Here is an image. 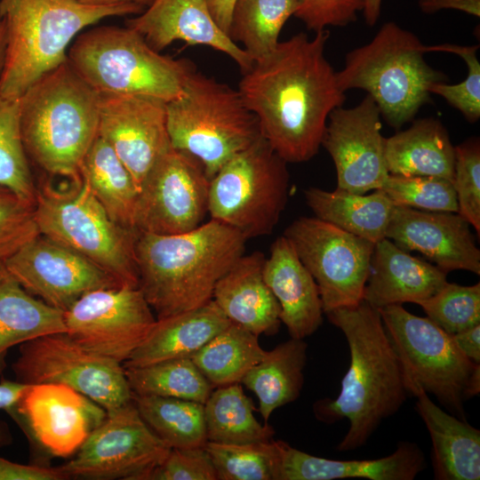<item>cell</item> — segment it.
I'll list each match as a JSON object with an SVG mask.
<instances>
[{"label":"cell","mask_w":480,"mask_h":480,"mask_svg":"<svg viewBox=\"0 0 480 480\" xmlns=\"http://www.w3.org/2000/svg\"><path fill=\"white\" fill-rule=\"evenodd\" d=\"M66 332L63 312L28 292L0 263V375L12 348Z\"/></svg>","instance_id":"cell-30"},{"label":"cell","mask_w":480,"mask_h":480,"mask_svg":"<svg viewBox=\"0 0 480 480\" xmlns=\"http://www.w3.org/2000/svg\"><path fill=\"white\" fill-rule=\"evenodd\" d=\"M452 337L468 358L480 364V324L456 332Z\"/></svg>","instance_id":"cell-50"},{"label":"cell","mask_w":480,"mask_h":480,"mask_svg":"<svg viewBox=\"0 0 480 480\" xmlns=\"http://www.w3.org/2000/svg\"><path fill=\"white\" fill-rule=\"evenodd\" d=\"M0 187L35 204L34 184L20 123L19 99L0 94Z\"/></svg>","instance_id":"cell-40"},{"label":"cell","mask_w":480,"mask_h":480,"mask_svg":"<svg viewBox=\"0 0 480 480\" xmlns=\"http://www.w3.org/2000/svg\"><path fill=\"white\" fill-rule=\"evenodd\" d=\"M6 52V30L3 20L0 19V76L4 65Z\"/></svg>","instance_id":"cell-55"},{"label":"cell","mask_w":480,"mask_h":480,"mask_svg":"<svg viewBox=\"0 0 480 480\" xmlns=\"http://www.w3.org/2000/svg\"><path fill=\"white\" fill-rule=\"evenodd\" d=\"M99 112L98 135L114 149L139 189L155 162L172 147L166 102L140 95L100 94Z\"/></svg>","instance_id":"cell-20"},{"label":"cell","mask_w":480,"mask_h":480,"mask_svg":"<svg viewBox=\"0 0 480 480\" xmlns=\"http://www.w3.org/2000/svg\"><path fill=\"white\" fill-rule=\"evenodd\" d=\"M258 337L231 323L190 358L213 388L241 383L265 354Z\"/></svg>","instance_id":"cell-35"},{"label":"cell","mask_w":480,"mask_h":480,"mask_svg":"<svg viewBox=\"0 0 480 480\" xmlns=\"http://www.w3.org/2000/svg\"><path fill=\"white\" fill-rule=\"evenodd\" d=\"M230 324L212 300L198 308L156 318L144 341L123 365L140 367L190 357Z\"/></svg>","instance_id":"cell-28"},{"label":"cell","mask_w":480,"mask_h":480,"mask_svg":"<svg viewBox=\"0 0 480 480\" xmlns=\"http://www.w3.org/2000/svg\"><path fill=\"white\" fill-rule=\"evenodd\" d=\"M426 467L413 442L401 441L391 454L374 460H330L311 455L282 441L280 480H413Z\"/></svg>","instance_id":"cell-25"},{"label":"cell","mask_w":480,"mask_h":480,"mask_svg":"<svg viewBox=\"0 0 480 480\" xmlns=\"http://www.w3.org/2000/svg\"><path fill=\"white\" fill-rule=\"evenodd\" d=\"M298 0H236L228 36L255 61L277 45L280 32L294 16Z\"/></svg>","instance_id":"cell-37"},{"label":"cell","mask_w":480,"mask_h":480,"mask_svg":"<svg viewBox=\"0 0 480 480\" xmlns=\"http://www.w3.org/2000/svg\"><path fill=\"white\" fill-rule=\"evenodd\" d=\"M478 44L460 45L442 44L425 45V52H443L460 57L468 68L467 76L456 84L438 82L430 87L431 94L442 97L450 106L460 111L469 123L480 118V62L477 59Z\"/></svg>","instance_id":"cell-43"},{"label":"cell","mask_w":480,"mask_h":480,"mask_svg":"<svg viewBox=\"0 0 480 480\" xmlns=\"http://www.w3.org/2000/svg\"><path fill=\"white\" fill-rule=\"evenodd\" d=\"M287 163L260 136L211 179L208 212L247 240L269 235L288 196Z\"/></svg>","instance_id":"cell-11"},{"label":"cell","mask_w":480,"mask_h":480,"mask_svg":"<svg viewBox=\"0 0 480 480\" xmlns=\"http://www.w3.org/2000/svg\"><path fill=\"white\" fill-rule=\"evenodd\" d=\"M240 383L218 387L204 404L207 442L248 444L273 439L275 430L262 425Z\"/></svg>","instance_id":"cell-34"},{"label":"cell","mask_w":480,"mask_h":480,"mask_svg":"<svg viewBox=\"0 0 480 480\" xmlns=\"http://www.w3.org/2000/svg\"><path fill=\"white\" fill-rule=\"evenodd\" d=\"M418 6L427 14L452 9L480 17V0H418Z\"/></svg>","instance_id":"cell-49"},{"label":"cell","mask_w":480,"mask_h":480,"mask_svg":"<svg viewBox=\"0 0 480 480\" xmlns=\"http://www.w3.org/2000/svg\"><path fill=\"white\" fill-rule=\"evenodd\" d=\"M217 480H280L282 441L248 444L207 442Z\"/></svg>","instance_id":"cell-39"},{"label":"cell","mask_w":480,"mask_h":480,"mask_svg":"<svg viewBox=\"0 0 480 480\" xmlns=\"http://www.w3.org/2000/svg\"><path fill=\"white\" fill-rule=\"evenodd\" d=\"M469 226L458 212L394 205L386 237L406 252H420L447 273L480 275V250Z\"/></svg>","instance_id":"cell-21"},{"label":"cell","mask_w":480,"mask_h":480,"mask_svg":"<svg viewBox=\"0 0 480 480\" xmlns=\"http://www.w3.org/2000/svg\"><path fill=\"white\" fill-rule=\"evenodd\" d=\"M427 317L451 334L480 324V284L446 283L428 299L417 302Z\"/></svg>","instance_id":"cell-42"},{"label":"cell","mask_w":480,"mask_h":480,"mask_svg":"<svg viewBox=\"0 0 480 480\" xmlns=\"http://www.w3.org/2000/svg\"><path fill=\"white\" fill-rule=\"evenodd\" d=\"M447 283V272L413 257L385 237L374 245L363 300L374 308L428 299Z\"/></svg>","instance_id":"cell-24"},{"label":"cell","mask_w":480,"mask_h":480,"mask_svg":"<svg viewBox=\"0 0 480 480\" xmlns=\"http://www.w3.org/2000/svg\"><path fill=\"white\" fill-rule=\"evenodd\" d=\"M144 9L139 4L88 5L79 0H0L6 30L0 94L19 99L40 76L67 60L71 41L86 27Z\"/></svg>","instance_id":"cell-5"},{"label":"cell","mask_w":480,"mask_h":480,"mask_svg":"<svg viewBox=\"0 0 480 480\" xmlns=\"http://www.w3.org/2000/svg\"><path fill=\"white\" fill-rule=\"evenodd\" d=\"M8 412L41 448L60 458L76 453L107 415L97 403L60 384H29Z\"/></svg>","instance_id":"cell-19"},{"label":"cell","mask_w":480,"mask_h":480,"mask_svg":"<svg viewBox=\"0 0 480 480\" xmlns=\"http://www.w3.org/2000/svg\"><path fill=\"white\" fill-rule=\"evenodd\" d=\"M170 450L132 401L107 412L76 456L60 468L66 478L145 480Z\"/></svg>","instance_id":"cell-14"},{"label":"cell","mask_w":480,"mask_h":480,"mask_svg":"<svg viewBox=\"0 0 480 480\" xmlns=\"http://www.w3.org/2000/svg\"><path fill=\"white\" fill-rule=\"evenodd\" d=\"M318 287L324 314L363 300L375 244L316 217H300L284 235Z\"/></svg>","instance_id":"cell-13"},{"label":"cell","mask_w":480,"mask_h":480,"mask_svg":"<svg viewBox=\"0 0 480 480\" xmlns=\"http://www.w3.org/2000/svg\"><path fill=\"white\" fill-rule=\"evenodd\" d=\"M209 186L200 162L171 147L140 184L133 228L156 235L182 234L197 228L208 212Z\"/></svg>","instance_id":"cell-15"},{"label":"cell","mask_w":480,"mask_h":480,"mask_svg":"<svg viewBox=\"0 0 480 480\" xmlns=\"http://www.w3.org/2000/svg\"><path fill=\"white\" fill-rule=\"evenodd\" d=\"M265 256L243 254L217 282L212 300L227 318L249 332L274 335L278 332L280 307L263 277Z\"/></svg>","instance_id":"cell-26"},{"label":"cell","mask_w":480,"mask_h":480,"mask_svg":"<svg viewBox=\"0 0 480 480\" xmlns=\"http://www.w3.org/2000/svg\"><path fill=\"white\" fill-rule=\"evenodd\" d=\"M67 60L100 94L140 95L166 103L182 94L196 68L190 60L160 54L127 26H100L81 33Z\"/></svg>","instance_id":"cell-7"},{"label":"cell","mask_w":480,"mask_h":480,"mask_svg":"<svg viewBox=\"0 0 480 480\" xmlns=\"http://www.w3.org/2000/svg\"><path fill=\"white\" fill-rule=\"evenodd\" d=\"M66 478L59 468L25 465L0 456V480H60Z\"/></svg>","instance_id":"cell-48"},{"label":"cell","mask_w":480,"mask_h":480,"mask_svg":"<svg viewBox=\"0 0 480 480\" xmlns=\"http://www.w3.org/2000/svg\"><path fill=\"white\" fill-rule=\"evenodd\" d=\"M455 163L452 185L458 202V213L477 235L480 233V143L478 138L454 147Z\"/></svg>","instance_id":"cell-44"},{"label":"cell","mask_w":480,"mask_h":480,"mask_svg":"<svg viewBox=\"0 0 480 480\" xmlns=\"http://www.w3.org/2000/svg\"><path fill=\"white\" fill-rule=\"evenodd\" d=\"M412 121L406 130L385 139L389 174L440 177L452 182L455 152L447 130L434 117Z\"/></svg>","instance_id":"cell-29"},{"label":"cell","mask_w":480,"mask_h":480,"mask_svg":"<svg viewBox=\"0 0 480 480\" xmlns=\"http://www.w3.org/2000/svg\"><path fill=\"white\" fill-rule=\"evenodd\" d=\"M132 402L151 430L171 449L204 447L207 443L204 404L132 394Z\"/></svg>","instance_id":"cell-36"},{"label":"cell","mask_w":480,"mask_h":480,"mask_svg":"<svg viewBox=\"0 0 480 480\" xmlns=\"http://www.w3.org/2000/svg\"><path fill=\"white\" fill-rule=\"evenodd\" d=\"M330 33H299L280 41L242 72L237 91L261 136L286 163L314 157L331 112L343 106L337 71L324 55Z\"/></svg>","instance_id":"cell-1"},{"label":"cell","mask_w":480,"mask_h":480,"mask_svg":"<svg viewBox=\"0 0 480 480\" xmlns=\"http://www.w3.org/2000/svg\"><path fill=\"white\" fill-rule=\"evenodd\" d=\"M364 4V0H298L294 16L316 33L354 22Z\"/></svg>","instance_id":"cell-47"},{"label":"cell","mask_w":480,"mask_h":480,"mask_svg":"<svg viewBox=\"0 0 480 480\" xmlns=\"http://www.w3.org/2000/svg\"><path fill=\"white\" fill-rule=\"evenodd\" d=\"M263 277L279 304L281 323L291 338L304 340L312 335L323 323L318 287L284 236L272 244Z\"/></svg>","instance_id":"cell-23"},{"label":"cell","mask_w":480,"mask_h":480,"mask_svg":"<svg viewBox=\"0 0 480 480\" xmlns=\"http://www.w3.org/2000/svg\"><path fill=\"white\" fill-rule=\"evenodd\" d=\"M325 315L343 332L350 364L339 395L317 400L313 412L327 424L347 419L349 427L337 450L353 451L364 446L380 423L400 410L409 392L379 308L362 300Z\"/></svg>","instance_id":"cell-2"},{"label":"cell","mask_w":480,"mask_h":480,"mask_svg":"<svg viewBox=\"0 0 480 480\" xmlns=\"http://www.w3.org/2000/svg\"><path fill=\"white\" fill-rule=\"evenodd\" d=\"M247 239L216 220L182 234L139 232L134 244L139 288L157 318L198 308L244 252Z\"/></svg>","instance_id":"cell-3"},{"label":"cell","mask_w":480,"mask_h":480,"mask_svg":"<svg viewBox=\"0 0 480 480\" xmlns=\"http://www.w3.org/2000/svg\"><path fill=\"white\" fill-rule=\"evenodd\" d=\"M424 46L412 32L386 22L368 44L347 53L339 86L365 91L386 123L399 129L431 101L430 87L447 80L427 63Z\"/></svg>","instance_id":"cell-6"},{"label":"cell","mask_w":480,"mask_h":480,"mask_svg":"<svg viewBox=\"0 0 480 480\" xmlns=\"http://www.w3.org/2000/svg\"><path fill=\"white\" fill-rule=\"evenodd\" d=\"M416 410L432 443L436 480L480 479V431L436 405L420 388L413 393Z\"/></svg>","instance_id":"cell-27"},{"label":"cell","mask_w":480,"mask_h":480,"mask_svg":"<svg viewBox=\"0 0 480 480\" xmlns=\"http://www.w3.org/2000/svg\"><path fill=\"white\" fill-rule=\"evenodd\" d=\"M2 264L28 292L62 312L91 291L120 285L88 259L41 234Z\"/></svg>","instance_id":"cell-17"},{"label":"cell","mask_w":480,"mask_h":480,"mask_svg":"<svg viewBox=\"0 0 480 480\" xmlns=\"http://www.w3.org/2000/svg\"><path fill=\"white\" fill-rule=\"evenodd\" d=\"M172 148L195 157L211 179L261 134L256 116L237 89L196 68L182 94L166 103Z\"/></svg>","instance_id":"cell-9"},{"label":"cell","mask_w":480,"mask_h":480,"mask_svg":"<svg viewBox=\"0 0 480 480\" xmlns=\"http://www.w3.org/2000/svg\"><path fill=\"white\" fill-rule=\"evenodd\" d=\"M66 333L84 348L125 363L144 341L156 318L139 286L100 288L63 312Z\"/></svg>","instance_id":"cell-16"},{"label":"cell","mask_w":480,"mask_h":480,"mask_svg":"<svg viewBox=\"0 0 480 480\" xmlns=\"http://www.w3.org/2000/svg\"><path fill=\"white\" fill-rule=\"evenodd\" d=\"M382 0H364L363 14L366 24L372 27L378 21L381 11Z\"/></svg>","instance_id":"cell-53"},{"label":"cell","mask_w":480,"mask_h":480,"mask_svg":"<svg viewBox=\"0 0 480 480\" xmlns=\"http://www.w3.org/2000/svg\"><path fill=\"white\" fill-rule=\"evenodd\" d=\"M307 351L308 344L304 340L291 338L266 350L262 359L243 378L241 383L258 398L264 423H268L275 410L300 396Z\"/></svg>","instance_id":"cell-32"},{"label":"cell","mask_w":480,"mask_h":480,"mask_svg":"<svg viewBox=\"0 0 480 480\" xmlns=\"http://www.w3.org/2000/svg\"><path fill=\"white\" fill-rule=\"evenodd\" d=\"M4 436H3V432H2V429L0 428V442H2Z\"/></svg>","instance_id":"cell-56"},{"label":"cell","mask_w":480,"mask_h":480,"mask_svg":"<svg viewBox=\"0 0 480 480\" xmlns=\"http://www.w3.org/2000/svg\"><path fill=\"white\" fill-rule=\"evenodd\" d=\"M379 310L408 392L420 388L465 420V401L480 392V364L468 358L452 334L428 317L415 316L401 304Z\"/></svg>","instance_id":"cell-10"},{"label":"cell","mask_w":480,"mask_h":480,"mask_svg":"<svg viewBox=\"0 0 480 480\" xmlns=\"http://www.w3.org/2000/svg\"><path fill=\"white\" fill-rule=\"evenodd\" d=\"M124 368L135 395L174 397L204 404L213 389L190 357Z\"/></svg>","instance_id":"cell-38"},{"label":"cell","mask_w":480,"mask_h":480,"mask_svg":"<svg viewBox=\"0 0 480 480\" xmlns=\"http://www.w3.org/2000/svg\"><path fill=\"white\" fill-rule=\"evenodd\" d=\"M145 480H217V475L205 447L174 448Z\"/></svg>","instance_id":"cell-46"},{"label":"cell","mask_w":480,"mask_h":480,"mask_svg":"<svg viewBox=\"0 0 480 480\" xmlns=\"http://www.w3.org/2000/svg\"><path fill=\"white\" fill-rule=\"evenodd\" d=\"M304 196L316 218L374 244L386 237L394 204L381 189L364 195L309 188Z\"/></svg>","instance_id":"cell-31"},{"label":"cell","mask_w":480,"mask_h":480,"mask_svg":"<svg viewBox=\"0 0 480 480\" xmlns=\"http://www.w3.org/2000/svg\"><path fill=\"white\" fill-rule=\"evenodd\" d=\"M28 157L51 175L80 177V166L98 136L100 94L68 60L36 80L19 98Z\"/></svg>","instance_id":"cell-4"},{"label":"cell","mask_w":480,"mask_h":480,"mask_svg":"<svg viewBox=\"0 0 480 480\" xmlns=\"http://www.w3.org/2000/svg\"><path fill=\"white\" fill-rule=\"evenodd\" d=\"M12 369L20 382L69 387L106 412L132 401L124 365L84 348L66 332L44 335L20 345Z\"/></svg>","instance_id":"cell-12"},{"label":"cell","mask_w":480,"mask_h":480,"mask_svg":"<svg viewBox=\"0 0 480 480\" xmlns=\"http://www.w3.org/2000/svg\"><path fill=\"white\" fill-rule=\"evenodd\" d=\"M385 139L380 109L369 95L352 108L331 112L321 146L335 165L338 188L365 194L383 187L389 175Z\"/></svg>","instance_id":"cell-18"},{"label":"cell","mask_w":480,"mask_h":480,"mask_svg":"<svg viewBox=\"0 0 480 480\" xmlns=\"http://www.w3.org/2000/svg\"><path fill=\"white\" fill-rule=\"evenodd\" d=\"M39 234L88 259L118 284L139 286L138 231L114 221L81 177L60 187L44 180L34 204Z\"/></svg>","instance_id":"cell-8"},{"label":"cell","mask_w":480,"mask_h":480,"mask_svg":"<svg viewBox=\"0 0 480 480\" xmlns=\"http://www.w3.org/2000/svg\"><path fill=\"white\" fill-rule=\"evenodd\" d=\"M88 5L108 6L118 4H139L147 7L153 0H79Z\"/></svg>","instance_id":"cell-54"},{"label":"cell","mask_w":480,"mask_h":480,"mask_svg":"<svg viewBox=\"0 0 480 480\" xmlns=\"http://www.w3.org/2000/svg\"><path fill=\"white\" fill-rule=\"evenodd\" d=\"M127 27L160 52L176 41L204 45L229 56L242 72L253 60L219 27L206 0H153Z\"/></svg>","instance_id":"cell-22"},{"label":"cell","mask_w":480,"mask_h":480,"mask_svg":"<svg viewBox=\"0 0 480 480\" xmlns=\"http://www.w3.org/2000/svg\"><path fill=\"white\" fill-rule=\"evenodd\" d=\"M29 384L11 380L0 382V409L10 411L21 397Z\"/></svg>","instance_id":"cell-51"},{"label":"cell","mask_w":480,"mask_h":480,"mask_svg":"<svg viewBox=\"0 0 480 480\" xmlns=\"http://www.w3.org/2000/svg\"><path fill=\"white\" fill-rule=\"evenodd\" d=\"M38 234L34 204L0 187V263Z\"/></svg>","instance_id":"cell-45"},{"label":"cell","mask_w":480,"mask_h":480,"mask_svg":"<svg viewBox=\"0 0 480 480\" xmlns=\"http://www.w3.org/2000/svg\"><path fill=\"white\" fill-rule=\"evenodd\" d=\"M79 173L109 217L124 228L135 229L138 187L114 149L99 135L86 153Z\"/></svg>","instance_id":"cell-33"},{"label":"cell","mask_w":480,"mask_h":480,"mask_svg":"<svg viewBox=\"0 0 480 480\" xmlns=\"http://www.w3.org/2000/svg\"><path fill=\"white\" fill-rule=\"evenodd\" d=\"M380 189L394 205L431 212L459 210L452 182L444 178L389 174Z\"/></svg>","instance_id":"cell-41"},{"label":"cell","mask_w":480,"mask_h":480,"mask_svg":"<svg viewBox=\"0 0 480 480\" xmlns=\"http://www.w3.org/2000/svg\"><path fill=\"white\" fill-rule=\"evenodd\" d=\"M236 0H206L219 27L228 36L231 14Z\"/></svg>","instance_id":"cell-52"}]
</instances>
